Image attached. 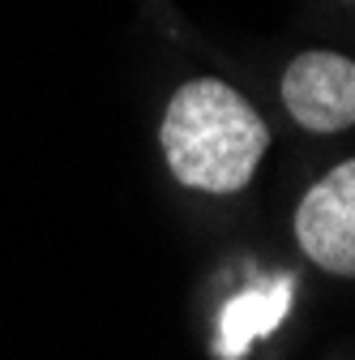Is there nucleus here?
Wrapping results in <instances>:
<instances>
[{
  "mask_svg": "<svg viewBox=\"0 0 355 360\" xmlns=\"http://www.w3.org/2000/svg\"><path fill=\"white\" fill-rule=\"evenodd\" d=\"M265 124L227 82H189L163 116V155L175 180L206 193H236L265 155Z\"/></svg>",
  "mask_w": 355,
  "mask_h": 360,
  "instance_id": "f257e3e1",
  "label": "nucleus"
},
{
  "mask_svg": "<svg viewBox=\"0 0 355 360\" xmlns=\"http://www.w3.org/2000/svg\"><path fill=\"white\" fill-rule=\"evenodd\" d=\"M295 236L317 266L355 279V159L304 193L295 210Z\"/></svg>",
  "mask_w": 355,
  "mask_h": 360,
  "instance_id": "f03ea898",
  "label": "nucleus"
},
{
  "mask_svg": "<svg viewBox=\"0 0 355 360\" xmlns=\"http://www.w3.org/2000/svg\"><path fill=\"white\" fill-rule=\"evenodd\" d=\"M283 99L304 129L338 133L355 124V65L334 52H304L283 73Z\"/></svg>",
  "mask_w": 355,
  "mask_h": 360,
  "instance_id": "7ed1b4c3",
  "label": "nucleus"
},
{
  "mask_svg": "<svg viewBox=\"0 0 355 360\" xmlns=\"http://www.w3.org/2000/svg\"><path fill=\"white\" fill-rule=\"evenodd\" d=\"M291 292H295V279L291 275H279V279H265L248 292H240L227 309H223V322H218V356L223 360H244V352L270 335L291 309Z\"/></svg>",
  "mask_w": 355,
  "mask_h": 360,
  "instance_id": "20e7f679",
  "label": "nucleus"
}]
</instances>
